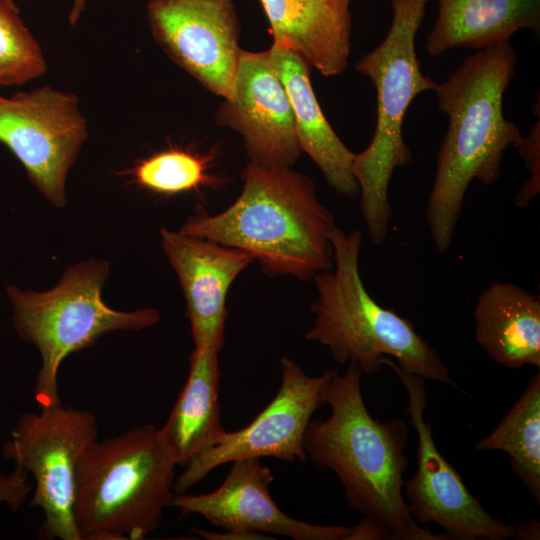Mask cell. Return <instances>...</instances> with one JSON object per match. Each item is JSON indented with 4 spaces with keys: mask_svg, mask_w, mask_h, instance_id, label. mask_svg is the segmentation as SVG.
Returning a JSON list of instances; mask_svg holds the SVG:
<instances>
[{
    "mask_svg": "<svg viewBox=\"0 0 540 540\" xmlns=\"http://www.w3.org/2000/svg\"><path fill=\"white\" fill-rule=\"evenodd\" d=\"M362 371L354 364L334 370L323 392L328 419L311 420L303 448L317 466L333 471L349 506L363 515L349 540H447L415 522L403 494L409 459L405 421L380 422L369 413L361 390Z\"/></svg>",
    "mask_w": 540,
    "mask_h": 540,
    "instance_id": "6da1fadb",
    "label": "cell"
},
{
    "mask_svg": "<svg viewBox=\"0 0 540 540\" xmlns=\"http://www.w3.org/2000/svg\"><path fill=\"white\" fill-rule=\"evenodd\" d=\"M517 56L510 41L468 56L435 90L448 128L437 157V169L425 217L440 254L452 244L472 181L494 183L505 150L523 137L503 113L504 93L516 73Z\"/></svg>",
    "mask_w": 540,
    "mask_h": 540,
    "instance_id": "7a4b0ae2",
    "label": "cell"
},
{
    "mask_svg": "<svg viewBox=\"0 0 540 540\" xmlns=\"http://www.w3.org/2000/svg\"><path fill=\"white\" fill-rule=\"evenodd\" d=\"M243 189L220 213H202L179 231L241 250L268 276L307 281L332 269L335 221L311 179L291 167L248 163Z\"/></svg>",
    "mask_w": 540,
    "mask_h": 540,
    "instance_id": "3957f363",
    "label": "cell"
},
{
    "mask_svg": "<svg viewBox=\"0 0 540 540\" xmlns=\"http://www.w3.org/2000/svg\"><path fill=\"white\" fill-rule=\"evenodd\" d=\"M330 239L333 267L313 278L314 322L305 339L328 347L336 363H354L365 374L377 372L389 356L405 372L452 384L439 354L411 321L381 306L367 291L359 270L361 231L347 234L335 226Z\"/></svg>",
    "mask_w": 540,
    "mask_h": 540,
    "instance_id": "277c9868",
    "label": "cell"
},
{
    "mask_svg": "<svg viewBox=\"0 0 540 540\" xmlns=\"http://www.w3.org/2000/svg\"><path fill=\"white\" fill-rule=\"evenodd\" d=\"M176 466L151 424L97 440L76 476L81 540H139L156 530L175 494Z\"/></svg>",
    "mask_w": 540,
    "mask_h": 540,
    "instance_id": "5b68a950",
    "label": "cell"
},
{
    "mask_svg": "<svg viewBox=\"0 0 540 540\" xmlns=\"http://www.w3.org/2000/svg\"><path fill=\"white\" fill-rule=\"evenodd\" d=\"M430 0H390L392 22L385 39L356 64L376 89L377 120L369 145L355 154L353 173L359 187L360 211L369 237L381 244L388 233L390 180L405 167L412 153L402 126L411 102L421 93L435 91L437 83L421 72L415 39Z\"/></svg>",
    "mask_w": 540,
    "mask_h": 540,
    "instance_id": "8992f818",
    "label": "cell"
},
{
    "mask_svg": "<svg viewBox=\"0 0 540 540\" xmlns=\"http://www.w3.org/2000/svg\"><path fill=\"white\" fill-rule=\"evenodd\" d=\"M108 274V262L90 259L66 269L50 290L36 292L14 284L6 287L14 330L41 356L34 389L40 408L61 403L58 374L67 356L107 333L140 331L160 320L154 308L118 311L106 305L102 289Z\"/></svg>",
    "mask_w": 540,
    "mask_h": 540,
    "instance_id": "52a82bcc",
    "label": "cell"
},
{
    "mask_svg": "<svg viewBox=\"0 0 540 540\" xmlns=\"http://www.w3.org/2000/svg\"><path fill=\"white\" fill-rule=\"evenodd\" d=\"M96 416L62 403L21 414L2 448V457L31 474V505L44 514L43 539L81 540L74 520L80 461L97 441Z\"/></svg>",
    "mask_w": 540,
    "mask_h": 540,
    "instance_id": "ba28073f",
    "label": "cell"
},
{
    "mask_svg": "<svg viewBox=\"0 0 540 540\" xmlns=\"http://www.w3.org/2000/svg\"><path fill=\"white\" fill-rule=\"evenodd\" d=\"M88 137L77 97L49 86L0 95V143L55 207L66 203V180Z\"/></svg>",
    "mask_w": 540,
    "mask_h": 540,
    "instance_id": "9c48e42d",
    "label": "cell"
},
{
    "mask_svg": "<svg viewBox=\"0 0 540 540\" xmlns=\"http://www.w3.org/2000/svg\"><path fill=\"white\" fill-rule=\"evenodd\" d=\"M382 365L390 367L402 381L408 395L406 411L417 434V469L403 486L415 522L438 524L448 539L514 538L515 526L487 512L436 447L431 425L424 418L428 405L425 379L403 371L388 357L382 359Z\"/></svg>",
    "mask_w": 540,
    "mask_h": 540,
    "instance_id": "30bf717a",
    "label": "cell"
},
{
    "mask_svg": "<svg viewBox=\"0 0 540 540\" xmlns=\"http://www.w3.org/2000/svg\"><path fill=\"white\" fill-rule=\"evenodd\" d=\"M334 370L309 376L290 357L281 358V385L271 402L244 428L224 431L195 456L176 479L174 493H185L217 467L244 458L274 457L307 462L305 431Z\"/></svg>",
    "mask_w": 540,
    "mask_h": 540,
    "instance_id": "8fae6325",
    "label": "cell"
},
{
    "mask_svg": "<svg viewBox=\"0 0 540 540\" xmlns=\"http://www.w3.org/2000/svg\"><path fill=\"white\" fill-rule=\"evenodd\" d=\"M153 37L205 89L228 96L241 48L232 0H149Z\"/></svg>",
    "mask_w": 540,
    "mask_h": 540,
    "instance_id": "7c38bea8",
    "label": "cell"
},
{
    "mask_svg": "<svg viewBox=\"0 0 540 540\" xmlns=\"http://www.w3.org/2000/svg\"><path fill=\"white\" fill-rule=\"evenodd\" d=\"M216 121L242 136L250 164L291 167L301 155L292 106L269 50H241Z\"/></svg>",
    "mask_w": 540,
    "mask_h": 540,
    "instance_id": "4fadbf2b",
    "label": "cell"
},
{
    "mask_svg": "<svg viewBox=\"0 0 540 540\" xmlns=\"http://www.w3.org/2000/svg\"><path fill=\"white\" fill-rule=\"evenodd\" d=\"M219 488L202 495L174 494L170 507L199 514L225 531L261 539V533L293 540H348L353 527L317 525L294 519L273 500L274 477L259 458L235 460Z\"/></svg>",
    "mask_w": 540,
    "mask_h": 540,
    "instance_id": "5bb4252c",
    "label": "cell"
},
{
    "mask_svg": "<svg viewBox=\"0 0 540 540\" xmlns=\"http://www.w3.org/2000/svg\"><path fill=\"white\" fill-rule=\"evenodd\" d=\"M164 253L180 282L195 347L221 351L228 292L252 257L197 236L160 230Z\"/></svg>",
    "mask_w": 540,
    "mask_h": 540,
    "instance_id": "9a60e30c",
    "label": "cell"
},
{
    "mask_svg": "<svg viewBox=\"0 0 540 540\" xmlns=\"http://www.w3.org/2000/svg\"><path fill=\"white\" fill-rule=\"evenodd\" d=\"M274 45L307 61L323 76L342 74L351 45V0H260Z\"/></svg>",
    "mask_w": 540,
    "mask_h": 540,
    "instance_id": "2e32d148",
    "label": "cell"
},
{
    "mask_svg": "<svg viewBox=\"0 0 540 540\" xmlns=\"http://www.w3.org/2000/svg\"><path fill=\"white\" fill-rule=\"evenodd\" d=\"M269 54L292 106L301 151L313 160L334 190L356 198L359 187L353 173L355 153L324 116L311 85L310 65L300 55L274 44Z\"/></svg>",
    "mask_w": 540,
    "mask_h": 540,
    "instance_id": "e0dca14e",
    "label": "cell"
},
{
    "mask_svg": "<svg viewBox=\"0 0 540 540\" xmlns=\"http://www.w3.org/2000/svg\"><path fill=\"white\" fill-rule=\"evenodd\" d=\"M475 339L498 364L540 368V298L513 283L494 282L478 296Z\"/></svg>",
    "mask_w": 540,
    "mask_h": 540,
    "instance_id": "ac0fdd59",
    "label": "cell"
},
{
    "mask_svg": "<svg viewBox=\"0 0 540 540\" xmlns=\"http://www.w3.org/2000/svg\"><path fill=\"white\" fill-rule=\"evenodd\" d=\"M438 15L426 51L481 50L509 41L519 30L540 35V0H437Z\"/></svg>",
    "mask_w": 540,
    "mask_h": 540,
    "instance_id": "d6986e66",
    "label": "cell"
},
{
    "mask_svg": "<svg viewBox=\"0 0 540 540\" xmlns=\"http://www.w3.org/2000/svg\"><path fill=\"white\" fill-rule=\"evenodd\" d=\"M219 352L195 347L189 373L165 424L158 428L160 441L177 466L190 461L225 431L219 404Z\"/></svg>",
    "mask_w": 540,
    "mask_h": 540,
    "instance_id": "ffe728a7",
    "label": "cell"
},
{
    "mask_svg": "<svg viewBox=\"0 0 540 540\" xmlns=\"http://www.w3.org/2000/svg\"><path fill=\"white\" fill-rule=\"evenodd\" d=\"M478 451H504L515 475L540 503V373L497 427L475 444Z\"/></svg>",
    "mask_w": 540,
    "mask_h": 540,
    "instance_id": "44dd1931",
    "label": "cell"
},
{
    "mask_svg": "<svg viewBox=\"0 0 540 540\" xmlns=\"http://www.w3.org/2000/svg\"><path fill=\"white\" fill-rule=\"evenodd\" d=\"M18 12L8 0H0V86L23 85L47 69L40 45Z\"/></svg>",
    "mask_w": 540,
    "mask_h": 540,
    "instance_id": "7402d4cb",
    "label": "cell"
},
{
    "mask_svg": "<svg viewBox=\"0 0 540 540\" xmlns=\"http://www.w3.org/2000/svg\"><path fill=\"white\" fill-rule=\"evenodd\" d=\"M129 174L133 183L164 195L198 189L210 179L201 157L178 148L166 149L139 161Z\"/></svg>",
    "mask_w": 540,
    "mask_h": 540,
    "instance_id": "603a6c76",
    "label": "cell"
},
{
    "mask_svg": "<svg viewBox=\"0 0 540 540\" xmlns=\"http://www.w3.org/2000/svg\"><path fill=\"white\" fill-rule=\"evenodd\" d=\"M529 170V178L522 184L515 195V204L526 207L540 191V125L539 120L533 125L529 135L522 137L515 146Z\"/></svg>",
    "mask_w": 540,
    "mask_h": 540,
    "instance_id": "cb8c5ba5",
    "label": "cell"
},
{
    "mask_svg": "<svg viewBox=\"0 0 540 540\" xmlns=\"http://www.w3.org/2000/svg\"><path fill=\"white\" fill-rule=\"evenodd\" d=\"M32 491V483L25 471L15 466L11 473L5 474L0 469V504L16 511Z\"/></svg>",
    "mask_w": 540,
    "mask_h": 540,
    "instance_id": "d4e9b609",
    "label": "cell"
},
{
    "mask_svg": "<svg viewBox=\"0 0 540 540\" xmlns=\"http://www.w3.org/2000/svg\"><path fill=\"white\" fill-rule=\"evenodd\" d=\"M540 527L537 520L524 521L519 524L518 527L515 526V535L516 539H539Z\"/></svg>",
    "mask_w": 540,
    "mask_h": 540,
    "instance_id": "484cf974",
    "label": "cell"
},
{
    "mask_svg": "<svg viewBox=\"0 0 540 540\" xmlns=\"http://www.w3.org/2000/svg\"><path fill=\"white\" fill-rule=\"evenodd\" d=\"M87 0H73L72 8L68 16L69 23L75 26L85 10Z\"/></svg>",
    "mask_w": 540,
    "mask_h": 540,
    "instance_id": "4316f807",
    "label": "cell"
},
{
    "mask_svg": "<svg viewBox=\"0 0 540 540\" xmlns=\"http://www.w3.org/2000/svg\"><path fill=\"white\" fill-rule=\"evenodd\" d=\"M8 2H9L10 4H12L13 6H17L16 3H15V0H8Z\"/></svg>",
    "mask_w": 540,
    "mask_h": 540,
    "instance_id": "83f0119b",
    "label": "cell"
}]
</instances>
